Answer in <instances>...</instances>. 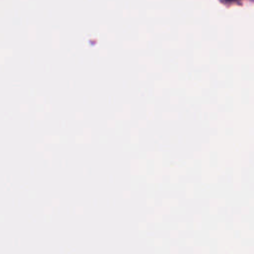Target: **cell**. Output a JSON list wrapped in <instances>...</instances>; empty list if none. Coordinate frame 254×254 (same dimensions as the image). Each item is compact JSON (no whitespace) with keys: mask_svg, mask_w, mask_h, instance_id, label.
Wrapping results in <instances>:
<instances>
[{"mask_svg":"<svg viewBox=\"0 0 254 254\" xmlns=\"http://www.w3.org/2000/svg\"><path fill=\"white\" fill-rule=\"evenodd\" d=\"M228 1H234V0H228Z\"/></svg>","mask_w":254,"mask_h":254,"instance_id":"6da1fadb","label":"cell"}]
</instances>
